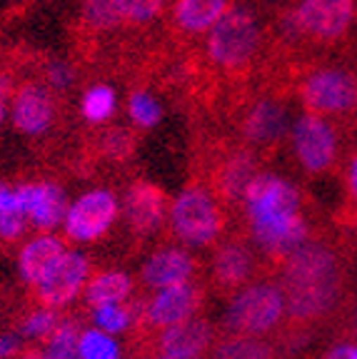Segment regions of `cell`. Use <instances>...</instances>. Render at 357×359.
I'll return each instance as SVG.
<instances>
[{"mask_svg": "<svg viewBox=\"0 0 357 359\" xmlns=\"http://www.w3.org/2000/svg\"><path fill=\"white\" fill-rule=\"evenodd\" d=\"M283 285L290 320H318L340 297V259L327 245L307 240L285 259Z\"/></svg>", "mask_w": 357, "mask_h": 359, "instance_id": "1", "label": "cell"}, {"mask_svg": "<svg viewBox=\"0 0 357 359\" xmlns=\"http://www.w3.org/2000/svg\"><path fill=\"white\" fill-rule=\"evenodd\" d=\"M260 48H263V33H260L255 15L247 11H233L230 8L207 30L205 60L223 78L238 80L245 78L252 70V65L260 57Z\"/></svg>", "mask_w": 357, "mask_h": 359, "instance_id": "2", "label": "cell"}, {"mask_svg": "<svg viewBox=\"0 0 357 359\" xmlns=\"http://www.w3.org/2000/svg\"><path fill=\"white\" fill-rule=\"evenodd\" d=\"M287 302L285 290L273 282H257L250 285L233 299V304L225 312V327L230 334L260 337L265 332L275 330L283 320Z\"/></svg>", "mask_w": 357, "mask_h": 359, "instance_id": "3", "label": "cell"}, {"mask_svg": "<svg viewBox=\"0 0 357 359\" xmlns=\"http://www.w3.org/2000/svg\"><path fill=\"white\" fill-rule=\"evenodd\" d=\"M242 202L252 219V232L275 230L302 215L297 187L278 175H255Z\"/></svg>", "mask_w": 357, "mask_h": 359, "instance_id": "4", "label": "cell"}, {"mask_svg": "<svg viewBox=\"0 0 357 359\" xmlns=\"http://www.w3.org/2000/svg\"><path fill=\"white\" fill-rule=\"evenodd\" d=\"M297 95L313 115H345L357 107V75L345 67H315L297 80Z\"/></svg>", "mask_w": 357, "mask_h": 359, "instance_id": "5", "label": "cell"}, {"mask_svg": "<svg viewBox=\"0 0 357 359\" xmlns=\"http://www.w3.org/2000/svg\"><path fill=\"white\" fill-rule=\"evenodd\" d=\"M300 43H340L357 18V0H297L290 8Z\"/></svg>", "mask_w": 357, "mask_h": 359, "instance_id": "6", "label": "cell"}, {"mask_svg": "<svg viewBox=\"0 0 357 359\" xmlns=\"http://www.w3.org/2000/svg\"><path fill=\"white\" fill-rule=\"evenodd\" d=\"M173 230L185 245L205 247L212 245L223 232V212L218 202L205 187L190 185L188 190L180 192V197L173 205Z\"/></svg>", "mask_w": 357, "mask_h": 359, "instance_id": "7", "label": "cell"}, {"mask_svg": "<svg viewBox=\"0 0 357 359\" xmlns=\"http://www.w3.org/2000/svg\"><path fill=\"white\" fill-rule=\"evenodd\" d=\"M292 147L307 172H327L337 157V133L323 115L307 112L292 128Z\"/></svg>", "mask_w": 357, "mask_h": 359, "instance_id": "8", "label": "cell"}, {"mask_svg": "<svg viewBox=\"0 0 357 359\" xmlns=\"http://www.w3.org/2000/svg\"><path fill=\"white\" fill-rule=\"evenodd\" d=\"M117 197L110 190H93L70 205L65 212V232L75 242H93L103 237L117 219Z\"/></svg>", "mask_w": 357, "mask_h": 359, "instance_id": "9", "label": "cell"}, {"mask_svg": "<svg viewBox=\"0 0 357 359\" xmlns=\"http://www.w3.org/2000/svg\"><path fill=\"white\" fill-rule=\"evenodd\" d=\"M88 257H83L80 252H63L60 259L48 269V275L35 285L38 299L51 309L65 307L80 294L88 282Z\"/></svg>", "mask_w": 357, "mask_h": 359, "instance_id": "10", "label": "cell"}, {"mask_svg": "<svg viewBox=\"0 0 357 359\" xmlns=\"http://www.w3.org/2000/svg\"><path fill=\"white\" fill-rule=\"evenodd\" d=\"M287 130V110L273 95H260L242 105L240 133L255 147H275Z\"/></svg>", "mask_w": 357, "mask_h": 359, "instance_id": "11", "label": "cell"}, {"mask_svg": "<svg viewBox=\"0 0 357 359\" xmlns=\"http://www.w3.org/2000/svg\"><path fill=\"white\" fill-rule=\"evenodd\" d=\"M56 120V100L40 83H25L13 97V125L22 135H43Z\"/></svg>", "mask_w": 357, "mask_h": 359, "instance_id": "12", "label": "cell"}, {"mask_svg": "<svg viewBox=\"0 0 357 359\" xmlns=\"http://www.w3.org/2000/svg\"><path fill=\"white\" fill-rule=\"evenodd\" d=\"M197 304H200V290L195 285L180 282V285L162 287L148 304L145 320L150 327L168 330V327L190 320L195 314Z\"/></svg>", "mask_w": 357, "mask_h": 359, "instance_id": "13", "label": "cell"}, {"mask_svg": "<svg viewBox=\"0 0 357 359\" xmlns=\"http://www.w3.org/2000/svg\"><path fill=\"white\" fill-rule=\"evenodd\" d=\"M20 205L28 215V219L40 230H53L65 219L67 202L65 192L56 182H30L18 187Z\"/></svg>", "mask_w": 357, "mask_h": 359, "instance_id": "14", "label": "cell"}, {"mask_svg": "<svg viewBox=\"0 0 357 359\" xmlns=\"http://www.w3.org/2000/svg\"><path fill=\"white\" fill-rule=\"evenodd\" d=\"M212 342V327L207 320H190L173 325L162 332L157 339V357H175V359H200L202 352Z\"/></svg>", "mask_w": 357, "mask_h": 359, "instance_id": "15", "label": "cell"}, {"mask_svg": "<svg viewBox=\"0 0 357 359\" xmlns=\"http://www.w3.org/2000/svg\"><path fill=\"white\" fill-rule=\"evenodd\" d=\"M168 208V197L152 182H135L125 195V217L133 232L150 235L162 224Z\"/></svg>", "mask_w": 357, "mask_h": 359, "instance_id": "16", "label": "cell"}, {"mask_svg": "<svg viewBox=\"0 0 357 359\" xmlns=\"http://www.w3.org/2000/svg\"><path fill=\"white\" fill-rule=\"evenodd\" d=\"M257 175V157L252 150L240 147L223 157L215 170V192L225 202H238L245 197V190Z\"/></svg>", "mask_w": 357, "mask_h": 359, "instance_id": "17", "label": "cell"}, {"mask_svg": "<svg viewBox=\"0 0 357 359\" xmlns=\"http://www.w3.org/2000/svg\"><path fill=\"white\" fill-rule=\"evenodd\" d=\"M230 11V0H175L173 28L185 38L207 35V30Z\"/></svg>", "mask_w": 357, "mask_h": 359, "instance_id": "18", "label": "cell"}, {"mask_svg": "<svg viewBox=\"0 0 357 359\" xmlns=\"http://www.w3.org/2000/svg\"><path fill=\"white\" fill-rule=\"evenodd\" d=\"M195 272V259L190 257L188 252L178 250V247H168V250H160L155 252L143 267V282L148 287H162L180 285V282H188Z\"/></svg>", "mask_w": 357, "mask_h": 359, "instance_id": "19", "label": "cell"}, {"mask_svg": "<svg viewBox=\"0 0 357 359\" xmlns=\"http://www.w3.org/2000/svg\"><path fill=\"white\" fill-rule=\"evenodd\" d=\"M255 262L252 255L242 242H225L218 247L215 259H212V277L223 290H235L250 280Z\"/></svg>", "mask_w": 357, "mask_h": 359, "instance_id": "20", "label": "cell"}, {"mask_svg": "<svg viewBox=\"0 0 357 359\" xmlns=\"http://www.w3.org/2000/svg\"><path fill=\"white\" fill-rule=\"evenodd\" d=\"M63 252H65V245L53 235H40L35 240H30L28 245L22 247L20 257H18V269H20L22 282L35 287L48 275V269L60 259Z\"/></svg>", "mask_w": 357, "mask_h": 359, "instance_id": "21", "label": "cell"}, {"mask_svg": "<svg viewBox=\"0 0 357 359\" xmlns=\"http://www.w3.org/2000/svg\"><path fill=\"white\" fill-rule=\"evenodd\" d=\"M133 280L125 272H103L85 290V302L90 307H105V304H120L130 297Z\"/></svg>", "mask_w": 357, "mask_h": 359, "instance_id": "22", "label": "cell"}, {"mask_svg": "<svg viewBox=\"0 0 357 359\" xmlns=\"http://www.w3.org/2000/svg\"><path fill=\"white\" fill-rule=\"evenodd\" d=\"M115 90L110 85H93L83 95V118L88 123H105L115 115Z\"/></svg>", "mask_w": 357, "mask_h": 359, "instance_id": "23", "label": "cell"}, {"mask_svg": "<svg viewBox=\"0 0 357 359\" xmlns=\"http://www.w3.org/2000/svg\"><path fill=\"white\" fill-rule=\"evenodd\" d=\"M123 25H148L162 15L168 0H112Z\"/></svg>", "mask_w": 357, "mask_h": 359, "instance_id": "24", "label": "cell"}, {"mask_svg": "<svg viewBox=\"0 0 357 359\" xmlns=\"http://www.w3.org/2000/svg\"><path fill=\"white\" fill-rule=\"evenodd\" d=\"M45 359H80V334L73 322H60L48 337Z\"/></svg>", "mask_w": 357, "mask_h": 359, "instance_id": "25", "label": "cell"}, {"mask_svg": "<svg viewBox=\"0 0 357 359\" xmlns=\"http://www.w3.org/2000/svg\"><path fill=\"white\" fill-rule=\"evenodd\" d=\"M218 359H270L273 352L265 342H260L257 337H247V334H235L230 337L228 342L220 344Z\"/></svg>", "mask_w": 357, "mask_h": 359, "instance_id": "26", "label": "cell"}, {"mask_svg": "<svg viewBox=\"0 0 357 359\" xmlns=\"http://www.w3.org/2000/svg\"><path fill=\"white\" fill-rule=\"evenodd\" d=\"M80 359H120V344L103 330L80 334Z\"/></svg>", "mask_w": 357, "mask_h": 359, "instance_id": "27", "label": "cell"}, {"mask_svg": "<svg viewBox=\"0 0 357 359\" xmlns=\"http://www.w3.org/2000/svg\"><path fill=\"white\" fill-rule=\"evenodd\" d=\"M128 112H130V120H133L138 128H155L162 118V107L150 93L145 90H135L133 95L128 100Z\"/></svg>", "mask_w": 357, "mask_h": 359, "instance_id": "28", "label": "cell"}, {"mask_svg": "<svg viewBox=\"0 0 357 359\" xmlns=\"http://www.w3.org/2000/svg\"><path fill=\"white\" fill-rule=\"evenodd\" d=\"M83 18L85 25H90L93 30H115L117 25H123L112 0H88Z\"/></svg>", "mask_w": 357, "mask_h": 359, "instance_id": "29", "label": "cell"}, {"mask_svg": "<svg viewBox=\"0 0 357 359\" xmlns=\"http://www.w3.org/2000/svg\"><path fill=\"white\" fill-rule=\"evenodd\" d=\"M25 222H28V215L22 210L20 197H18V190H15V200H13L8 208L0 210V237L8 242L18 240V237L25 232Z\"/></svg>", "mask_w": 357, "mask_h": 359, "instance_id": "30", "label": "cell"}, {"mask_svg": "<svg viewBox=\"0 0 357 359\" xmlns=\"http://www.w3.org/2000/svg\"><path fill=\"white\" fill-rule=\"evenodd\" d=\"M93 322L98 330L108 334H120L130 327V312L120 304H105V307H95Z\"/></svg>", "mask_w": 357, "mask_h": 359, "instance_id": "31", "label": "cell"}, {"mask_svg": "<svg viewBox=\"0 0 357 359\" xmlns=\"http://www.w3.org/2000/svg\"><path fill=\"white\" fill-rule=\"evenodd\" d=\"M58 325H60V320H58L56 309L45 307L33 312L28 320L22 322V334L30 337V339H45V337H51L56 332Z\"/></svg>", "mask_w": 357, "mask_h": 359, "instance_id": "32", "label": "cell"}, {"mask_svg": "<svg viewBox=\"0 0 357 359\" xmlns=\"http://www.w3.org/2000/svg\"><path fill=\"white\" fill-rule=\"evenodd\" d=\"M45 80L53 85L56 90H67L70 88V83H73V67L65 65V62H48L45 65Z\"/></svg>", "mask_w": 357, "mask_h": 359, "instance_id": "33", "label": "cell"}, {"mask_svg": "<svg viewBox=\"0 0 357 359\" xmlns=\"http://www.w3.org/2000/svg\"><path fill=\"white\" fill-rule=\"evenodd\" d=\"M355 344H337L325 354V359H355Z\"/></svg>", "mask_w": 357, "mask_h": 359, "instance_id": "34", "label": "cell"}, {"mask_svg": "<svg viewBox=\"0 0 357 359\" xmlns=\"http://www.w3.org/2000/svg\"><path fill=\"white\" fill-rule=\"evenodd\" d=\"M8 97H11V80L6 75H0V125H3V118H6Z\"/></svg>", "mask_w": 357, "mask_h": 359, "instance_id": "35", "label": "cell"}, {"mask_svg": "<svg viewBox=\"0 0 357 359\" xmlns=\"http://www.w3.org/2000/svg\"><path fill=\"white\" fill-rule=\"evenodd\" d=\"M20 349V342L15 337H0V359H8Z\"/></svg>", "mask_w": 357, "mask_h": 359, "instance_id": "36", "label": "cell"}, {"mask_svg": "<svg viewBox=\"0 0 357 359\" xmlns=\"http://www.w3.org/2000/svg\"><path fill=\"white\" fill-rule=\"evenodd\" d=\"M347 182H350V192L352 197L357 200V155L352 157V163H350V172H347Z\"/></svg>", "mask_w": 357, "mask_h": 359, "instance_id": "37", "label": "cell"}, {"mask_svg": "<svg viewBox=\"0 0 357 359\" xmlns=\"http://www.w3.org/2000/svg\"><path fill=\"white\" fill-rule=\"evenodd\" d=\"M13 200H15V190H11L8 185H0V210L8 208Z\"/></svg>", "mask_w": 357, "mask_h": 359, "instance_id": "38", "label": "cell"}, {"mask_svg": "<svg viewBox=\"0 0 357 359\" xmlns=\"http://www.w3.org/2000/svg\"><path fill=\"white\" fill-rule=\"evenodd\" d=\"M20 359H45V354H40V352H25V354H20Z\"/></svg>", "mask_w": 357, "mask_h": 359, "instance_id": "39", "label": "cell"}, {"mask_svg": "<svg viewBox=\"0 0 357 359\" xmlns=\"http://www.w3.org/2000/svg\"><path fill=\"white\" fill-rule=\"evenodd\" d=\"M157 359H175V357H157Z\"/></svg>", "mask_w": 357, "mask_h": 359, "instance_id": "40", "label": "cell"}, {"mask_svg": "<svg viewBox=\"0 0 357 359\" xmlns=\"http://www.w3.org/2000/svg\"><path fill=\"white\" fill-rule=\"evenodd\" d=\"M355 359H357V349H355Z\"/></svg>", "mask_w": 357, "mask_h": 359, "instance_id": "41", "label": "cell"}, {"mask_svg": "<svg viewBox=\"0 0 357 359\" xmlns=\"http://www.w3.org/2000/svg\"><path fill=\"white\" fill-rule=\"evenodd\" d=\"M355 224H357V222H355Z\"/></svg>", "mask_w": 357, "mask_h": 359, "instance_id": "42", "label": "cell"}]
</instances>
